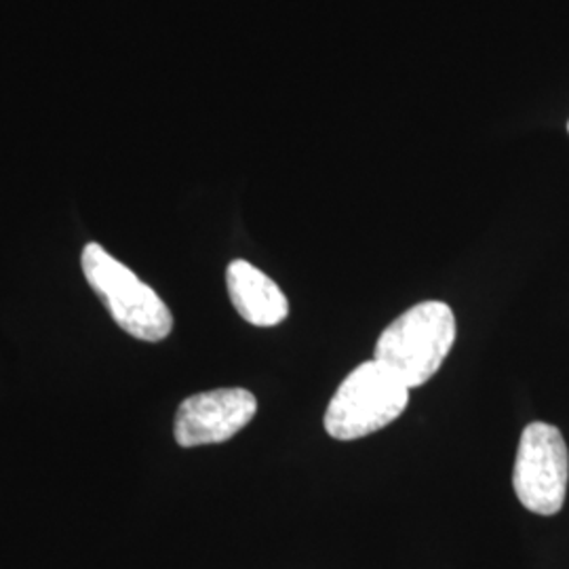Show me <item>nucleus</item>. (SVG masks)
Returning <instances> with one entry per match:
<instances>
[{
	"label": "nucleus",
	"mask_w": 569,
	"mask_h": 569,
	"mask_svg": "<svg viewBox=\"0 0 569 569\" xmlns=\"http://www.w3.org/2000/svg\"><path fill=\"white\" fill-rule=\"evenodd\" d=\"M456 342V317L446 302H420L395 319L378 338L373 361L409 390L441 369Z\"/></svg>",
	"instance_id": "obj_1"
},
{
	"label": "nucleus",
	"mask_w": 569,
	"mask_h": 569,
	"mask_svg": "<svg viewBox=\"0 0 569 569\" xmlns=\"http://www.w3.org/2000/svg\"><path fill=\"white\" fill-rule=\"evenodd\" d=\"M81 264L87 283L102 298L122 331L142 342H161L171 333L173 317L169 306L131 268L112 258L102 244H87L82 249Z\"/></svg>",
	"instance_id": "obj_2"
},
{
	"label": "nucleus",
	"mask_w": 569,
	"mask_h": 569,
	"mask_svg": "<svg viewBox=\"0 0 569 569\" xmlns=\"http://www.w3.org/2000/svg\"><path fill=\"white\" fill-rule=\"evenodd\" d=\"M409 403V388L378 361L355 367L331 397L326 430L338 441L363 439L395 422Z\"/></svg>",
	"instance_id": "obj_3"
},
{
	"label": "nucleus",
	"mask_w": 569,
	"mask_h": 569,
	"mask_svg": "<svg viewBox=\"0 0 569 569\" xmlns=\"http://www.w3.org/2000/svg\"><path fill=\"white\" fill-rule=\"evenodd\" d=\"M569 453L559 428L531 422L521 432L512 468L519 502L536 515H557L568 493Z\"/></svg>",
	"instance_id": "obj_4"
},
{
	"label": "nucleus",
	"mask_w": 569,
	"mask_h": 569,
	"mask_svg": "<svg viewBox=\"0 0 569 569\" xmlns=\"http://www.w3.org/2000/svg\"><path fill=\"white\" fill-rule=\"evenodd\" d=\"M256 411L258 399L244 388L199 392L178 407L173 437L180 448L224 443L253 420Z\"/></svg>",
	"instance_id": "obj_5"
},
{
	"label": "nucleus",
	"mask_w": 569,
	"mask_h": 569,
	"mask_svg": "<svg viewBox=\"0 0 569 569\" xmlns=\"http://www.w3.org/2000/svg\"><path fill=\"white\" fill-rule=\"evenodd\" d=\"M226 284L230 302L247 323L274 327L287 319L289 302L281 287L260 268L244 260H234L226 270Z\"/></svg>",
	"instance_id": "obj_6"
},
{
	"label": "nucleus",
	"mask_w": 569,
	"mask_h": 569,
	"mask_svg": "<svg viewBox=\"0 0 569 569\" xmlns=\"http://www.w3.org/2000/svg\"><path fill=\"white\" fill-rule=\"evenodd\" d=\"M568 131H569V122H568Z\"/></svg>",
	"instance_id": "obj_7"
}]
</instances>
